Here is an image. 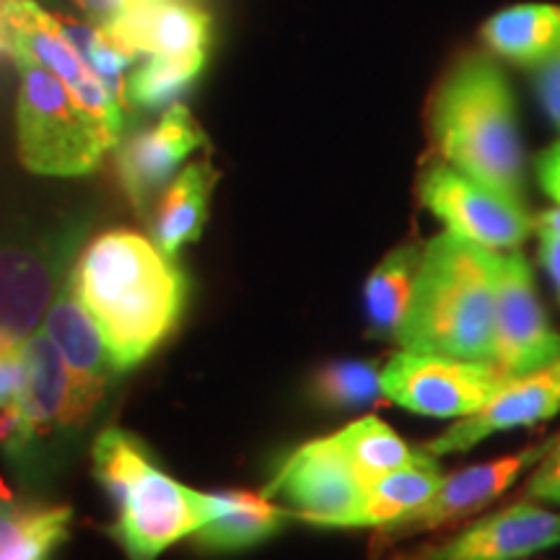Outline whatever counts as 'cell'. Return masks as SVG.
Wrapping results in <instances>:
<instances>
[{"label":"cell","instance_id":"obj_1","mask_svg":"<svg viewBox=\"0 0 560 560\" xmlns=\"http://www.w3.org/2000/svg\"><path fill=\"white\" fill-rule=\"evenodd\" d=\"M68 276L120 374L177 332L190 299V280L179 265L130 229L91 240Z\"/></svg>","mask_w":560,"mask_h":560},{"label":"cell","instance_id":"obj_2","mask_svg":"<svg viewBox=\"0 0 560 560\" xmlns=\"http://www.w3.org/2000/svg\"><path fill=\"white\" fill-rule=\"evenodd\" d=\"M495 252L450 231L423 244L400 348L493 363Z\"/></svg>","mask_w":560,"mask_h":560},{"label":"cell","instance_id":"obj_3","mask_svg":"<svg viewBox=\"0 0 560 560\" xmlns=\"http://www.w3.org/2000/svg\"><path fill=\"white\" fill-rule=\"evenodd\" d=\"M439 153L467 177L522 198L524 149L506 75L482 55H470L446 75L431 104Z\"/></svg>","mask_w":560,"mask_h":560},{"label":"cell","instance_id":"obj_4","mask_svg":"<svg viewBox=\"0 0 560 560\" xmlns=\"http://www.w3.org/2000/svg\"><path fill=\"white\" fill-rule=\"evenodd\" d=\"M94 475L117 506L109 535L128 560H159L213 516V495L166 475L149 446L117 425L94 441Z\"/></svg>","mask_w":560,"mask_h":560},{"label":"cell","instance_id":"obj_5","mask_svg":"<svg viewBox=\"0 0 560 560\" xmlns=\"http://www.w3.org/2000/svg\"><path fill=\"white\" fill-rule=\"evenodd\" d=\"M13 60L21 73L16 104L19 159L42 177H83L115 149L104 130L89 117L52 70L13 42Z\"/></svg>","mask_w":560,"mask_h":560},{"label":"cell","instance_id":"obj_6","mask_svg":"<svg viewBox=\"0 0 560 560\" xmlns=\"http://www.w3.org/2000/svg\"><path fill=\"white\" fill-rule=\"evenodd\" d=\"M509 382L514 380L493 363L405 348L382 366V389L389 402L416 416L444 420L467 418L486 408Z\"/></svg>","mask_w":560,"mask_h":560},{"label":"cell","instance_id":"obj_7","mask_svg":"<svg viewBox=\"0 0 560 560\" xmlns=\"http://www.w3.org/2000/svg\"><path fill=\"white\" fill-rule=\"evenodd\" d=\"M21 353H24V395H21L24 431L11 462L19 467H32L47 444L89 425L104 397L83 389L73 380L60 350L42 327L30 340H24Z\"/></svg>","mask_w":560,"mask_h":560},{"label":"cell","instance_id":"obj_8","mask_svg":"<svg viewBox=\"0 0 560 560\" xmlns=\"http://www.w3.org/2000/svg\"><path fill=\"white\" fill-rule=\"evenodd\" d=\"M418 198L450 234L488 249H516L537 229L522 198L493 190L446 161L420 174Z\"/></svg>","mask_w":560,"mask_h":560},{"label":"cell","instance_id":"obj_9","mask_svg":"<svg viewBox=\"0 0 560 560\" xmlns=\"http://www.w3.org/2000/svg\"><path fill=\"white\" fill-rule=\"evenodd\" d=\"M363 488L332 433L293 450L265 486V495L285 501L293 520L310 527L355 529Z\"/></svg>","mask_w":560,"mask_h":560},{"label":"cell","instance_id":"obj_10","mask_svg":"<svg viewBox=\"0 0 560 560\" xmlns=\"http://www.w3.org/2000/svg\"><path fill=\"white\" fill-rule=\"evenodd\" d=\"M493 366L520 380L560 361V332L535 289L532 265L520 249L495 252Z\"/></svg>","mask_w":560,"mask_h":560},{"label":"cell","instance_id":"obj_11","mask_svg":"<svg viewBox=\"0 0 560 560\" xmlns=\"http://www.w3.org/2000/svg\"><path fill=\"white\" fill-rule=\"evenodd\" d=\"M3 21L11 32V42L30 50L47 70L70 89L89 117L104 130L112 145H120L125 128V104L112 94L89 60L83 58L60 16L45 11L34 0H5Z\"/></svg>","mask_w":560,"mask_h":560},{"label":"cell","instance_id":"obj_12","mask_svg":"<svg viewBox=\"0 0 560 560\" xmlns=\"http://www.w3.org/2000/svg\"><path fill=\"white\" fill-rule=\"evenodd\" d=\"M73 265V240L0 244V350L16 348L39 330Z\"/></svg>","mask_w":560,"mask_h":560},{"label":"cell","instance_id":"obj_13","mask_svg":"<svg viewBox=\"0 0 560 560\" xmlns=\"http://www.w3.org/2000/svg\"><path fill=\"white\" fill-rule=\"evenodd\" d=\"M558 439L560 433L552 439H545L542 444L524 446L520 452L503 454V457L482 462V465H472L465 467V470L444 475L439 490L423 506L412 511L410 516H405L397 524L380 529V540H405V537L420 535V532H433L444 527V524L459 522L465 516L475 514V511L486 509L488 503L501 499L524 472L535 470L545 459V454L558 444Z\"/></svg>","mask_w":560,"mask_h":560},{"label":"cell","instance_id":"obj_14","mask_svg":"<svg viewBox=\"0 0 560 560\" xmlns=\"http://www.w3.org/2000/svg\"><path fill=\"white\" fill-rule=\"evenodd\" d=\"M560 545V514L522 499L397 560H524Z\"/></svg>","mask_w":560,"mask_h":560},{"label":"cell","instance_id":"obj_15","mask_svg":"<svg viewBox=\"0 0 560 560\" xmlns=\"http://www.w3.org/2000/svg\"><path fill=\"white\" fill-rule=\"evenodd\" d=\"M206 143V132L185 104H172L149 130L130 136L117 149V174L130 206L140 215L149 213L153 198L164 190L179 164Z\"/></svg>","mask_w":560,"mask_h":560},{"label":"cell","instance_id":"obj_16","mask_svg":"<svg viewBox=\"0 0 560 560\" xmlns=\"http://www.w3.org/2000/svg\"><path fill=\"white\" fill-rule=\"evenodd\" d=\"M560 412V361L535 374L509 382L486 408L467 418H457L441 436L423 446L433 457L467 452L493 433L537 425Z\"/></svg>","mask_w":560,"mask_h":560},{"label":"cell","instance_id":"obj_17","mask_svg":"<svg viewBox=\"0 0 560 560\" xmlns=\"http://www.w3.org/2000/svg\"><path fill=\"white\" fill-rule=\"evenodd\" d=\"M107 37L138 55H170V58H206L213 45V19L192 0H164L128 11L100 26Z\"/></svg>","mask_w":560,"mask_h":560},{"label":"cell","instance_id":"obj_18","mask_svg":"<svg viewBox=\"0 0 560 560\" xmlns=\"http://www.w3.org/2000/svg\"><path fill=\"white\" fill-rule=\"evenodd\" d=\"M42 330L47 332V338L60 350L62 361H66L73 380L83 389L107 397L112 382L117 380L120 371H117L115 361H112L100 327L94 325V319L89 317V312L83 310L79 296H75L70 276H66L58 296L52 299L50 310L45 314V322H42Z\"/></svg>","mask_w":560,"mask_h":560},{"label":"cell","instance_id":"obj_19","mask_svg":"<svg viewBox=\"0 0 560 560\" xmlns=\"http://www.w3.org/2000/svg\"><path fill=\"white\" fill-rule=\"evenodd\" d=\"M213 495V516L190 537L192 548L210 556H234L272 540L293 522L291 509L249 490H226Z\"/></svg>","mask_w":560,"mask_h":560},{"label":"cell","instance_id":"obj_20","mask_svg":"<svg viewBox=\"0 0 560 560\" xmlns=\"http://www.w3.org/2000/svg\"><path fill=\"white\" fill-rule=\"evenodd\" d=\"M221 174L208 159L195 161L172 185L164 190L159 200L156 219H153V242L166 257H177L187 244H195L206 229L210 195L219 185Z\"/></svg>","mask_w":560,"mask_h":560},{"label":"cell","instance_id":"obj_21","mask_svg":"<svg viewBox=\"0 0 560 560\" xmlns=\"http://www.w3.org/2000/svg\"><path fill=\"white\" fill-rule=\"evenodd\" d=\"M420 257H423V244H400L369 272L363 283V314H366L369 338L397 342L412 293H416Z\"/></svg>","mask_w":560,"mask_h":560},{"label":"cell","instance_id":"obj_22","mask_svg":"<svg viewBox=\"0 0 560 560\" xmlns=\"http://www.w3.org/2000/svg\"><path fill=\"white\" fill-rule=\"evenodd\" d=\"M73 509L0 493V560H52L70 537Z\"/></svg>","mask_w":560,"mask_h":560},{"label":"cell","instance_id":"obj_23","mask_svg":"<svg viewBox=\"0 0 560 560\" xmlns=\"http://www.w3.org/2000/svg\"><path fill=\"white\" fill-rule=\"evenodd\" d=\"M482 39L506 60L542 62L560 50V5H511L486 21Z\"/></svg>","mask_w":560,"mask_h":560},{"label":"cell","instance_id":"obj_24","mask_svg":"<svg viewBox=\"0 0 560 560\" xmlns=\"http://www.w3.org/2000/svg\"><path fill=\"white\" fill-rule=\"evenodd\" d=\"M441 480H444V472L439 462L431 459L366 482L355 529H384L405 520L436 493Z\"/></svg>","mask_w":560,"mask_h":560},{"label":"cell","instance_id":"obj_25","mask_svg":"<svg viewBox=\"0 0 560 560\" xmlns=\"http://www.w3.org/2000/svg\"><path fill=\"white\" fill-rule=\"evenodd\" d=\"M340 450L346 452L350 465L355 467L363 486L382 475L405 470V467L423 465V462L439 459L425 450H416L395 429H389L376 416L353 420L346 429L335 433Z\"/></svg>","mask_w":560,"mask_h":560},{"label":"cell","instance_id":"obj_26","mask_svg":"<svg viewBox=\"0 0 560 560\" xmlns=\"http://www.w3.org/2000/svg\"><path fill=\"white\" fill-rule=\"evenodd\" d=\"M206 58H170V55H145L143 62L132 66L125 83L128 107L170 109L177 104L206 70Z\"/></svg>","mask_w":560,"mask_h":560},{"label":"cell","instance_id":"obj_27","mask_svg":"<svg viewBox=\"0 0 560 560\" xmlns=\"http://www.w3.org/2000/svg\"><path fill=\"white\" fill-rule=\"evenodd\" d=\"M310 400L325 410H361L387 400L382 369L374 361H332L310 380Z\"/></svg>","mask_w":560,"mask_h":560},{"label":"cell","instance_id":"obj_28","mask_svg":"<svg viewBox=\"0 0 560 560\" xmlns=\"http://www.w3.org/2000/svg\"><path fill=\"white\" fill-rule=\"evenodd\" d=\"M21 346L0 350V450L9 459L16 454L21 431H24V408H21L24 353H21Z\"/></svg>","mask_w":560,"mask_h":560},{"label":"cell","instance_id":"obj_29","mask_svg":"<svg viewBox=\"0 0 560 560\" xmlns=\"http://www.w3.org/2000/svg\"><path fill=\"white\" fill-rule=\"evenodd\" d=\"M524 495L537 503H560V439L535 467L529 482L524 486Z\"/></svg>","mask_w":560,"mask_h":560},{"label":"cell","instance_id":"obj_30","mask_svg":"<svg viewBox=\"0 0 560 560\" xmlns=\"http://www.w3.org/2000/svg\"><path fill=\"white\" fill-rule=\"evenodd\" d=\"M535 83L545 112H548L552 125L560 130V50L552 52L550 58H545L537 66Z\"/></svg>","mask_w":560,"mask_h":560},{"label":"cell","instance_id":"obj_31","mask_svg":"<svg viewBox=\"0 0 560 560\" xmlns=\"http://www.w3.org/2000/svg\"><path fill=\"white\" fill-rule=\"evenodd\" d=\"M164 3V0H75V5L86 13L89 21L94 26H104L109 21H115L122 13L143 9V5Z\"/></svg>","mask_w":560,"mask_h":560},{"label":"cell","instance_id":"obj_32","mask_svg":"<svg viewBox=\"0 0 560 560\" xmlns=\"http://www.w3.org/2000/svg\"><path fill=\"white\" fill-rule=\"evenodd\" d=\"M537 177H540L542 190L560 206V140L537 161Z\"/></svg>","mask_w":560,"mask_h":560},{"label":"cell","instance_id":"obj_33","mask_svg":"<svg viewBox=\"0 0 560 560\" xmlns=\"http://www.w3.org/2000/svg\"><path fill=\"white\" fill-rule=\"evenodd\" d=\"M540 231V260L542 268L548 270V276L556 285L558 299H560V234L550 229H537Z\"/></svg>","mask_w":560,"mask_h":560},{"label":"cell","instance_id":"obj_34","mask_svg":"<svg viewBox=\"0 0 560 560\" xmlns=\"http://www.w3.org/2000/svg\"><path fill=\"white\" fill-rule=\"evenodd\" d=\"M537 229H550L560 234V206L545 210L540 219H537Z\"/></svg>","mask_w":560,"mask_h":560},{"label":"cell","instance_id":"obj_35","mask_svg":"<svg viewBox=\"0 0 560 560\" xmlns=\"http://www.w3.org/2000/svg\"><path fill=\"white\" fill-rule=\"evenodd\" d=\"M3 3H5V0H0V55H11L13 52V42H11L9 26H5V21H3Z\"/></svg>","mask_w":560,"mask_h":560}]
</instances>
